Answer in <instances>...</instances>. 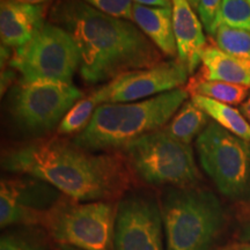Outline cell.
Masks as SVG:
<instances>
[{
	"instance_id": "1f68e13d",
	"label": "cell",
	"mask_w": 250,
	"mask_h": 250,
	"mask_svg": "<svg viewBox=\"0 0 250 250\" xmlns=\"http://www.w3.org/2000/svg\"><path fill=\"white\" fill-rule=\"evenodd\" d=\"M55 250H83V249L76 248V247H71V246H65V245H57V246H56Z\"/></svg>"
},
{
	"instance_id": "f1b7e54d",
	"label": "cell",
	"mask_w": 250,
	"mask_h": 250,
	"mask_svg": "<svg viewBox=\"0 0 250 250\" xmlns=\"http://www.w3.org/2000/svg\"><path fill=\"white\" fill-rule=\"evenodd\" d=\"M240 239H241L242 242L250 243V223L247 224L246 226L243 227L241 235H240Z\"/></svg>"
},
{
	"instance_id": "9a60e30c",
	"label": "cell",
	"mask_w": 250,
	"mask_h": 250,
	"mask_svg": "<svg viewBox=\"0 0 250 250\" xmlns=\"http://www.w3.org/2000/svg\"><path fill=\"white\" fill-rule=\"evenodd\" d=\"M132 21L160 52L168 57L177 56L171 7L133 2Z\"/></svg>"
},
{
	"instance_id": "f546056e",
	"label": "cell",
	"mask_w": 250,
	"mask_h": 250,
	"mask_svg": "<svg viewBox=\"0 0 250 250\" xmlns=\"http://www.w3.org/2000/svg\"><path fill=\"white\" fill-rule=\"evenodd\" d=\"M19 2H24V4L31 5H49L52 0H15Z\"/></svg>"
},
{
	"instance_id": "8fae6325",
	"label": "cell",
	"mask_w": 250,
	"mask_h": 250,
	"mask_svg": "<svg viewBox=\"0 0 250 250\" xmlns=\"http://www.w3.org/2000/svg\"><path fill=\"white\" fill-rule=\"evenodd\" d=\"M161 205L152 195L131 192L117 203L114 250H167Z\"/></svg>"
},
{
	"instance_id": "277c9868",
	"label": "cell",
	"mask_w": 250,
	"mask_h": 250,
	"mask_svg": "<svg viewBox=\"0 0 250 250\" xmlns=\"http://www.w3.org/2000/svg\"><path fill=\"white\" fill-rule=\"evenodd\" d=\"M160 205L167 250H208L224 227L218 197L198 186L170 188Z\"/></svg>"
},
{
	"instance_id": "cb8c5ba5",
	"label": "cell",
	"mask_w": 250,
	"mask_h": 250,
	"mask_svg": "<svg viewBox=\"0 0 250 250\" xmlns=\"http://www.w3.org/2000/svg\"><path fill=\"white\" fill-rule=\"evenodd\" d=\"M83 1L110 17L132 21V0H83Z\"/></svg>"
},
{
	"instance_id": "4fadbf2b",
	"label": "cell",
	"mask_w": 250,
	"mask_h": 250,
	"mask_svg": "<svg viewBox=\"0 0 250 250\" xmlns=\"http://www.w3.org/2000/svg\"><path fill=\"white\" fill-rule=\"evenodd\" d=\"M49 5H31L15 0H1L0 37L1 44L18 49L29 41L45 23Z\"/></svg>"
},
{
	"instance_id": "8992f818",
	"label": "cell",
	"mask_w": 250,
	"mask_h": 250,
	"mask_svg": "<svg viewBox=\"0 0 250 250\" xmlns=\"http://www.w3.org/2000/svg\"><path fill=\"white\" fill-rule=\"evenodd\" d=\"M83 93L72 83L19 80L8 94V114L28 134L41 136L61 124Z\"/></svg>"
},
{
	"instance_id": "484cf974",
	"label": "cell",
	"mask_w": 250,
	"mask_h": 250,
	"mask_svg": "<svg viewBox=\"0 0 250 250\" xmlns=\"http://www.w3.org/2000/svg\"><path fill=\"white\" fill-rule=\"evenodd\" d=\"M18 72L13 70L12 67L9 68H5V70L1 71V96H4V93L7 90L9 87H11L12 83H14L15 77H17Z\"/></svg>"
},
{
	"instance_id": "ba28073f",
	"label": "cell",
	"mask_w": 250,
	"mask_h": 250,
	"mask_svg": "<svg viewBox=\"0 0 250 250\" xmlns=\"http://www.w3.org/2000/svg\"><path fill=\"white\" fill-rule=\"evenodd\" d=\"M80 64L79 49L70 34L57 24L45 22L26 44L14 50L8 65L22 81L72 83Z\"/></svg>"
},
{
	"instance_id": "5b68a950",
	"label": "cell",
	"mask_w": 250,
	"mask_h": 250,
	"mask_svg": "<svg viewBox=\"0 0 250 250\" xmlns=\"http://www.w3.org/2000/svg\"><path fill=\"white\" fill-rule=\"evenodd\" d=\"M121 151L131 171L151 186L188 188L201 180L191 146L165 129L144 134Z\"/></svg>"
},
{
	"instance_id": "52a82bcc",
	"label": "cell",
	"mask_w": 250,
	"mask_h": 250,
	"mask_svg": "<svg viewBox=\"0 0 250 250\" xmlns=\"http://www.w3.org/2000/svg\"><path fill=\"white\" fill-rule=\"evenodd\" d=\"M117 204L77 202L64 196L43 227L56 245L83 250H114Z\"/></svg>"
},
{
	"instance_id": "83f0119b",
	"label": "cell",
	"mask_w": 250,
	"mask_h": 250,
	"mask_svg": "<svg viewBox=\"0 0 250 250\" xmlns=\"http://www.w3.org/2000/svg\"><path fill=\"white\" fill-rule=\"evenodd\" d=\"M240 111L242 112V115L246 117V120L250 123V96H249V99H247L246 101L242 103L241 110Z\"/></svg>"
},
{
	"instance_id": "44dd1931",
	"label": "cell",
	"mask_w": 250,
	"mask_h": 250,
	"mask_svg": "<svg viewBox=\"0 0 250 250\" xmlns=\"http://www.w3.org/2000/svg\"><path fill=\"white\" fill-rule=\"evenodd\" d=\"M99 105L100 103L93 92L86 98L81 99L62 118L57 127V133L62 136L64 134H76L77 136L83 132L88 126L94 112Z\"/></svg>"
},
{
	"instance_id": "7402d4cb",
	"label": "cell",
	"mask_w": 250,
	"mask_h": 250,
	"mask_svg": "<svg viewBox=\"0 0 250 250\" xmlns=\"http://www.w3.org/2000/svg\"><path fill=\"white\" fill-rule=\"evenodd\" d=\"M215 46L234 57L250 59V31L221 24L213 35Z\"/></svg>"
},
{
	"instance_id": "30bf717a",
	"label": "cell",
	"mask_w": 250,
	"mask_h": 250,
	"mask_svg": "<svg viewBox=\"0 0 250 250\" xmlns=\"http://www.w3.org/2000/svg\"><path fill=\"white\" fill-rule=\"evenodd\" d=\"M64 195L44 181L28 175L2 177L0 182V227L44 226Z\"/></svg>"
},
{
	"instance_id": "3957f363",
	"label": "cell",
	"mask_w": 250,
	"mask_h": 250,
	"mask_svg": "<svg viewBox=\"0 0 250 250\" xmlns=\"http://www.w3.org/2000/svg\"><path fill=\"white\" fill-rule=\"evenodd\" d=\"M188 96L186 88H177L138 102L103 103L96 108L88 126L72 140L90 152L122 149L165 126Z\"/></svg>"
},
{
	"instance_id": "4dcf8cb0",
	"label": "cell",
	"mask_w": 250,
	"mask_h": 250,
	"mask_svg": "<svg viewBox=\"0 0 250 250\" xmlns=\"http://www.w3.org/2000/svg\"><path fill=\"white\" fill-rule=\"evenodd\" d=\"M229 250H250V243L243 242L241 245H235L233 246Z\"/></svg>"
},
{
	"instance_id": "603a6c76",
	"label": "cell",
	"mask_w": 250,
	"mask_h": 250,
	"mask_svg": "<svg viewBox=\"0 0 250 250\" xmlns=\"http://www.w3.org/2000/svg\"><path fill=\"white\" fill-rule=\"evenodd\" d=\"M221 24L250 31V0H223L214 31Z\"/></svg>"
},
{
	"instance_id": "ac0fdd59",
	"label": "cell",
	"mask_w": 250,
	"mask_h": 250,
	"mask_svg": "<svg viewBox=\"0 0 250 250\" xmlns=\"http://www.w3.org/2000/svg\"><path fill=\"white\" fill-rule=\"evenodd\" d=\"M55 243L42 226H12L0 236V250H55Z\"/></svg>"
},
{
	"instance_id": "e0dca14e",
	"label": "cell",
	"mask_w": 250,
	"mask_h": 250,
	"mask_svg": "<svg viewBox=\"0 0 250 250\" xmlns=\"http://www.w3.org/2000/svg\"><path fill=\"white\" fill-rule=\"evenodd\" d=\"M191 101L211 118L214 123L240 138L250 142V123L242 112L232 105L205 98L202 95H191Z\"/></svg>"
},
{
	"instance_id": "7c38bea8",
	"label": "cell",
	"mask_w": 250,
	"mask_h": 250,
	"mask_svg": "<svg viewBox=\"0 0 250 250\" xmlns=\"http://www.w3.org/2000/svg\"><path fill=\"white\" fill-rule=\"evenodd\" d=\"M188 76L189 72L179 59L161 62L154 66L122 74L93 93L100 104L129 103L181 88Z\"/></svg>"
},
{
	"instance_id": "ffe728a7",
	"label": "cell",
	"mask_w": 250,
	"mask_h": 250,
	"mask_svg": "<svg viewBox=\"0 0 250 250\" xmlns=\"http://www.w3.org/2000/svg\"><path fill=\"white\" fill-rule=\"evenodd\" d=\"M190 95H202L226 104H240L248 96L249 87L224 83V81L206 80L196 77L189 81L187 88Z\"/></svg>"
},
{
	"instance_id": "2e32d148",
	"label": "cell",
	"mask_w": 250,
	"mask_h": 250,
	"mask_svg": "<svg viewBox=\"0 0 250 250\" xmlns=\"http://www.w3.org/2000/svg\"><path fill=\"white\" fill-rule=\"evenodd\" d=\"M202 65L198 76L203 79L250 87V59L234 57L218 46L208 45L202 55Z\"/></svg>"
},
{
	"instance_id": "9c48e42d",
	"label": "cell",
	"mask_w": 250,
	"mask_h": 250,
	"mask_svg": "<svg viewBox=\"0 0 250 250\" xmlns=\"http://www.w3.org/2000/svg\"><path fill=\"white\" fill-rule=\"evenodd\" d=\"M196 149L202 168L224 196L250 195V142L212 121L197 137Z\"/></svg>"
},
{
	"instance_id": "4316f807",
	"label": "cell",
	"mask_w": 250,
	"mask_h": 250,
	"mask_svg": "<svg viewBox=\"0 0 250 250\" xmlns=\"http://www.w3.org/2000/svg\"><path fill=\"white\" fill-rule=\"evenodd\" d=\"M137 4L147 6H160V7H171V0H132Z\"/></svg>"
},
{
	"instance_id": "d6a6232c",
	"label": "cell",
	"mask_w": 250,
	"mask_h": 250,
	"mask_svg": "<svg viewBox=\"0 0 250 250\" xmlns=\"http://www.w3.org/2000/svg\"><path fill=\"white\" fill-rule=\"evenodd\" d=\"M188 1L190 2V5L192 6L193 9H197V8H198L199 1H201V0H188Z\"/></svg>"
},
{
	"instance_id": "d4e9b609",
	"label": "cell",
	"mask_w": 250,
	"mask_h": 250,
	"mask_svg": "<svg viewBox=\"0 0 250 250\" xmlns=\"http://www.w3.org/2000/svg\"><path fill=\"white\" fill-rule=\"evenodd\" d=\"M221 2L223 0H201L198 8H197L203 26L211 36L214 33L215 20H217Z\"/></svg>"
},
{
	"instance_id": "6da1fadb",
	"label": "cell",
	"mask_w": 250,
	"mask_h": 250,
	"mask_svg": "<svg viewBox=\"0 0 250 250\" xmlns=\"http://www.w3.org/2000/svg\"><path fill=\"white\" fill-rule=\"evenodd\" d=\"M1 167L8 173L44 181L77 202H115L132 184L131 169L122 153L98 154L59 137L6 148Z\"/></svg>"
},
{
	"instance_id": "d6986e66",
	"label": "cell",
	"mask_w": 250,
	"mask_h": 250,
	"mask_svg": "<svg viewBox=\"0 0 250 250\" xmlns=\"http://www.w3.org/2000/svg\"><path fill=\"white\" fill-rule=\"evenodd\" d=\"M208 118L210 117L190 100L183 103L164 129L173 138L190 145L193 138L199 136L210 123Z\"/></svg>"
},
{
	"instance_id": "5bb4252c",
	"label": "cell",
	"mask_w": 250,
	"mask_h": 250,
	"mask_svg": "<svg viewBox=\"0 0 250 250\" xmlns=\"http://www.w3.org/2000/svg\"><path fill=\"white\" fill-rule=\"evenodd\" d=\"M171 9L177 59L191 74L202 62V55L208 46L203 23L188 0H171Z\"/></svg>"
},
{
	"instance_id": "7a4b0ae2",
	"label": "cell",
	"mask_w": 250,
	"mask_h": 250,
	"mask_svg": "<svg viewBox=\"0 0 250 250\" xmlns=\"http://www.w3.org/2000/svg\"><path fill=\"white\" fill-rule=\"evenodd\" d=\"M50 22L65 29L79 49L80 76L96 85L162 62V55L131 21L102 13L83 0H58Z\"/></svg>"
}]
</instances>
